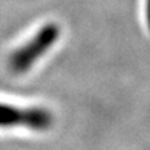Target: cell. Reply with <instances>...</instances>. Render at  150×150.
<instances>
[{"instance_id": "cell-1", "label": "cell", "mask_w": 150, "mask_h": 150, "mask_svg": "<svg viewBox=\"0 0 150 150\" xmlns=\"http://www.w3.org/2000/svg\"><path fill=\"white\" fill-rule=\"evenodd\" d=\"M60 36V29L56 24L49 23L42 25L24 45L19 47L9 56L8 67L13 73L27 72L35 62L45 53Z\"/></svg>"}, {"instance_id": "cell-2", "label": "cell", "mask_w": 150, "mask_h": 150, "mask_svg": "<svg viewBox=\"0 0 150 150\" xmlns=\"http://www.w3.org/2000/svg\"><path fill=\"white\" fill-rule=\"evenodd\" d=\"M52 124L48 110L40 108H19L15 105L0 102V127H29L44 130Z\"/></svg>"}, {"instance_id": "cell-3", "label": "cell", "mask_w": 150, "mask_h": 150, "mask_svg": "<svg viewBox=\"0 0 150 150\" xmlns=\"http://www.w3.org/2000/svg\"><path fill=\"white\" fill-rule=\"evenodd\" d=\"M145 9H146V23H147V27H149V31H150V0H146L145 3Z\"/></svg>"}]
</instances>
